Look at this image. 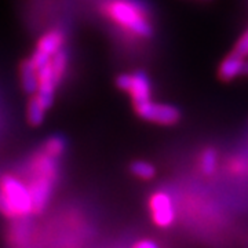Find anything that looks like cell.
<instances>
[{
  "label": "cell",
  "instance_id": "obj_1",
  "mask_svg": "<svg viewBox=\"0 0 248 248\" xmlns=\"http://www.w3.org/2000/svg\"><path fill=\"white\" fill-rule=\"evenodd\" d=\"M57 178H58L57 157H53L43 151V153L37 155L32 161V177L28 184L36 214L45 211Z\"/></svg>",
  "mask_w": 248,
  "mask_h": 248
},
{
  "label": "cell",
  "instance_id": "obj_13",
  "mask_svg": "<svg viewBox=\"0 0 248 248\" xmlns=\"http://www.w3.org/2000/svg\"><path fill=\"white\" fill-rule=\"evenodd\" d=\"M65 148H66V142L65 140L60 137V135H54L51 138H48L45 143V148H43V151L46 153H48L50 156H53V157H60L62 153L65 152Z\"/></svg>",
  "mask_w": 248,
  "mask_h": 248
},
{
  "label": "cell",
  "instance_id": "obj_9",
  "mask_svg": "<svg viewBox=\"0 0 248 248\" xmlns=\"http://www.w3.org/2000/svg\"><path fill=\"white\" fill-rule=\"evenodd\" d=\"M63 43H65V35L62 33L61 31L54 29V31H50V32L45 33L39 39L36 50H40V51L53 57L54 54L62 50Z\"/></svg>",
  "mask_w": 248,
  "mask_h": 248
},
{
  "label": "cell",
  "instance_id": "obj_4",
  "mask_svg": "<svg viewBox=\"0 0 248 248\" xmlns=\"http://www.w3.org/2000/svg\"><path fill=\"white\" fill-rule=\"evenodd\" d=\"M137 113L143 120H148L152 123L161 124V125H172L179 122L181 113L177 108L167 104H156L151 99L134 105Z\"/></svg>",
  "mask_w": 248,
  "mask_h": 248
},
{
  "label": "cell",
  "instance_id": "obj_2",
  "mask_svg": "<svg viewBox=\"0 0 248 248\" xmlns=\"http://www.w3.org/2000/svg\"><path fill=\"white\" fill-rule=\"evenodd\" d=\"M107 16L119 27L130 31L140 37L152 36L151 22L145 11L130 0H112L105 6Z\"/></svg>",
  "mask_w": 248,
  "mask_h": 248
},
{
  "label": "cell",
  "instance_id": "obj_8",
  "mask_svg": "<svg viewBox=\"0 0 248 248\" xmlns=\"http://www.w3.org/2000/svg\"><path fill=\"white\" fill-rule=\"evenodd\" d=\"M19 75H21V86L28 95H35L39 90V75L37 68L32 63L31 60H27L19 66Z\"/></svg>",
  "mask_w": 248,
  "mask_h": 248
},
{
  "label": "cell",
  "instance_id": "obj_5",
  "mask_svg": "<svg viewBox=\"0 0 248 248\" xmlns=\"http://www.w3.org/2000/svg\"><path fill=\"white\" fill-rule=\"evenodd\" d=\"M153 222L160 228H169L175 219L172 199L166 192H156L149 200Z\"/></svg>",
  "mask_w": 248,
  "mask_h": 248
},
{
  "label": "cell",
  "instance_id": "obj_3",
  "mask_svg": "<svg viewBox=\"0 0 248 248\" xmlns=\"http://www.w3.org/2000/svg\"><path fill=\"white\" fill-rule=\"evenodd\" d=\"M0 193L7 204L9 218H25L35 213L33 200L27 184L13 175H3L0 178Z\"/></svg>",
  "mask_w": 248,
  "mask_h": 248
},
{
  "label": "cell",
  "instance_id": "obj_19",
  "mask_svg": "<svg viewBox=\"0 0 248 248\" xmlns=\"http://www.w3.org/2000/svg\"><path fill=\"white\" fill-rule=\"evenodd\" d=\"M243 75L248 76V61H244V66H243Z\"/></svg>",
  "mask_w": 248,
  "mask_h": 248
},
{
  "label": "cell",
  "instance_id": "obj_6",
  "mask_svg": "<svg viewBox=\"0 0 248 248\" xmlns=\"http://www.w3.org/2000/svg\"><path fill=\"white\" fill-rule=\"evenodd\" d=\"M39 75V90H37V98L40 102L45 105L46 109H50L54 102V93H55V86L58 81L55 79L51 62L37 69Z\"/></svg>",
  "mask_w": 248,
  "mask_h": 248
},
{
  "label": "cell",
  "instance_id": "obj_10",
  "mask_svg": "<svg viewBox=\"0 0 248 248\" xmlns=\"http://www.w3.org/2000/svg\"><path fill=\"white\" fill-rule=\"evenodd\" d=\"M243 66H244V57L237 53L231 54L222 61L219 66V78L222 80H232L243 75Z\"/></svg>",
  "mask_w": 248,
  "mask_h": 248
},
{
  "label": "cell",
  "instance_id": "obj_12",
  "mask_svg": "<svg viewBox=\"0 0 248 248\" xmlns=\"http://www.w3.org/2000/svg\"><path fill=\"white\" fill-rule=\"evenodd\" d=\"M51 66H53L55 79L60 83L63 78V73L66 71V66H68V54L63 50H60L58 53L54 54L51 57Z\"/></svg>",
  "mask_w": 248,
  "mask_h": 248
},
{
  "label": "cell",
  "instance_id": "obj_11",
  "mask_svg": "<svg viewBox=\"0 0 248 248\" xmlns=\"http://www.w3.org/2000/svg\"><path fill=\"white\" fill-rule=\"evenodd\" d=\"M46 109L45 105L40 102V99L37 98V95H32L31 98V101H29V104H28V122L31 125H33V127H37V125H40V124L45 122V113H46Z\"/></svg>",
  "mask_w": 248,
  "mask_h": 248
},
{
  "label": "cell",
  "instance_id": "obj_7",
  "mask_svg": "<svg viewBox=\"0 0 248 248\" xmlns=\"http://www.w3.org/2000/svg\"><path fill=\"white\" fill-rule=\"evenodd\" d=\"M125 93L130 94V97L133 99L134 105L145 102L148 99H151V81L148 79V76L142 72H135L130 78V84Z\"/></svg>",
  "mask_w": 248,
  "mask_h": 248
},
{
  "label": "cell",
  "instance_id": "obj_15",
  "mask_svg": "<svg viewBox=\"0 0 248 248\" xmlns=\"http://www.w3.org/2000/svg\"><path fill=\"white\" fill-rule=\"evenodd\" d=\"M217 163H218V157H217V152L214 149H207L202 155V170H203L204 174L207 175H211L215 169H217Z\"/></svg>",
  "mask_w": 248,
  "mask_h": 248
},
{
  "label": "cell",
  "instance_id": "obj_16",
  "mask_svg": "<svg viewBox=\"0 0 248 248\" xmlns=\"http://www.w3.org/2000/svg\"><path fill=\"white\" fill-rule=\"evenodd\" d=\"M31 61H32V63L39 69V68L47 65L48 62H51V55L43 53V51H40V50H35V53L32 54V57H31Z\"/></svg>",
  "mask_w": 248,
  "mask_h": 248
},
{
  "label": "cell",
  "instance_id": "obj_14",
  "mask_svg": "<svg viewBox=\"0 0 248 248\" xmlns=\"http://www.w3.org/2000/svg\"><path fill=\"white\" fill-rule=\"evenodd\" d=\"M131 172L141 179H152L156 175V169L146 161H134L131 164Z\"/></svg>",
  "mask_w": 248,
  "mask_h": 248
},
{
  "label": "cell",
  "instance_id": "obj_17",
  "mask_svg": "<svg viewBox=\"0 0 248 248\" xmlns=\"http://www.w3.org/2000/svg\"><path fill=\"white\" fill-rule=\"evenodd\" d=\"M234 53L240 54L243 57H247L248 55V31L240 37V40L237 42V45H236Z\"/></svg>",
  "mask_w": 248,
  "mask_h": 248
},
{
  "label": "cell",
  "instance_id": "obj_18",
  "mask_svg": "<svg viewBox=\"0 0 248 248\" xmlns=\"http://www.w3.org/2000/svg\"><path fill=\"white\" fill-rule=\"evenodd\" d=\"M134 247L135 248H156L157 247V244H156L155 241H152V240H141V241L135 243V244H134Z\"/></svg>",
  "mask_w": 248,
  "mask_h": 248
}]
</instances>
